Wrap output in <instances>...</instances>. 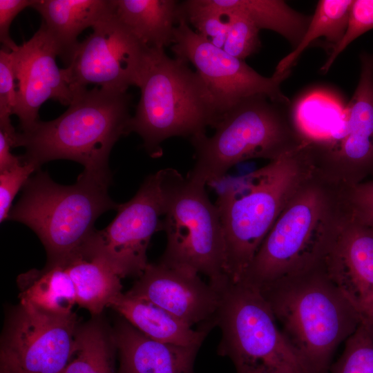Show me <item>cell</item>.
Here are the masks:
<instances>
[{
	"instance_id": "f1b7e54d",
	"label": "cell",
	"mask_w": 373,
	"mask_h": 373,
	"mask_svg": "<svg viewBox=\"0 0 373 373\" xmlns=\"http://www.w3.org/2000/svg\"><path fill=\"white\" fill-rule=\"evenodd\" d=\"M222 12L229 19L228 32L222 49L230 55L244 61L258 52L261 47L260 30L240 11Z\"/></svg>"
},
{
	"instance_id": "e0dca14e",
	"label": "cell",
	"mask_w": 373,
	"mask_h": 373,
	"mask_svg": "<svg viewBox=\"0 0 373 373\" xmlns=\"http://www.w3.org/2000/svg\"><path fill=\"white\" fill-rule=\"evenodd\" d=\"M20 89L16 115L20 131L30 128L39 119V110L48 99L69 106L75 95L64 68L56 64L57 48L44 26L19 46Z\"/></svg>"
},
{
	"instance_id": "9c48e42d",
	"label": "cell",
	"mask_w": 373,
	"mask_h": 373,
	"mask_svg": "<svg viewBox=\"0 0 373 373\" xmlns=\"http://www.w3.org/2000/svg\"><path fill=\"white\" fill-rule=\"evenodd\" d=\"M216 324L222 332L218 353L230 358L236 373H310L258 287L230 283L222 294Z\"/></svg>"
},
{
	"instance_id": "ac0fdd59",
	"label": "cell",
	"mask_w": 373,
	"mask_h": 373,
	"mask_svg": "<svg viewBox=\"0 0 373 373\" xmlns=\"http://www.w3.org/2000/svg\"><path fill=\"white\" fill-rule=\"evenodd\" d=\"M119 355L117 373H195L200 346H182L152 340L123 318L113 334Z\"/></svg>"
},
{
	"instance_id": "603a6c76",
	"label": "cell",
	"mask_w": 373,
	"mask_h": 373,
	"mask_svg": "<svg viewBox=\"0 0 373 373\" xmlns=\"http://www.w3.org/2000/svg\"><path fill=\"white\" fill-rule=\"evenodd\" d=\"M20 304L58 315L73 313L77 305L73 283L59 261L47 262L41 269L19 275Z\"/></svg>"
},
{
	"instance_id": "d4e9b609",
	"label": "cell",
	"mask_w": 373,
	"mask_h": 373,
	"mask_svg": "<svg viewBox=\"0 0 373 373\" xmlns=\"http://www.w3.org/2000/svg\"><path fill=\"white\" fill-rule=\"evenodd\" d=\"M352 0L318 1L299 44L278 63L275 73L291 70L300 55L316 40L323 37L331 50L341 41L347 28Z\"/></svg>"
},
{
	"instance_id": "4fadbf2b",
	"label": "cell",
	"mask_w": 373,
	"mask_h": 373,
	"mask_svg": "<svg viewBox=\"0 0 373 373\" xmlns=\"http://www.w3.org/2000/svg\"><path fill=\"white\" fill-rule=\"evenodd\" d=\"M78 327L75 312L58 315L19 303L0 355L25 373H62L73 354Z\"/></svg>"
},
{
	"instance_id": "3957f363",
	"label": "cell",
	"mask_w": 373,
	"mask_h": 373,
	"mask_svg": "<svg viewBox=\"0 0 373 373\" xmlns=\"http://www.w3.org/2000/svg\"><path fill=\"white\" fill-rule=\"evenodd\" d=\"M131 96L94 86L77 93L59 117L39 120L30 128L17 132L16 147L25 148L23 162L40 169L59 159L75 161L84 172L111 180L108 157L122 135L129 133Z\"/></svg>"
},
{
	"instance_id": "7402d4cb",
	"label": "cell",
	"mask_w": 373,
	"mask_h": 373,
	"mask_svg": "<svg viewBox=\"0 0 373 373\" xmlns=\"http://www.w3.org/2000/svg\"><path fill=\"white\" fill-rule=\"evenodd\" d=\"M180 2L175 0H113L114 13L143 44L164 49L173 43L180 22Z\"/></svg>"
},
{
	"instance_id": "d6986e66",
	"label": "cell",
	"mask_w": 373,
	"mask_h": 373,
	"mask_svg": "<svg viewBox=\"0 0 373 373\" xmlns=\"http://www.w3.org/2000/svg\"><path fill=\"white\" fill-rule=\"evenodd\" d=\"M31 7L41 16V25L67 67L79 44V35L109 15L114 4L113 0H35Z\"/></svg>"
},
{
	"instance_id": "1f68e13d",
	"label": "cell",
	"mask_w": 373,
	"mask_h": 373,
	"mask_svg": "<svg viewBox=\"0 0 373 373\" xmlns=\"http://www.w3.org/2000/svg\"><path fill=\"white\" fill-rule=\"evenodd\" d=\"M40 169L35 164H21L0 173V222L7 220L16 194L26 184L30 175Z\"/></svg>"
},
{
	"instance_id": "4316f807",
	"label": "cell",
	"mask_w": 373,
	"mask_h": 373,
	"mask_svg": "<svg viewBox=\"0 0 373 373\" xmlns=\"http://www.w3.org/2000/svg\"><path fill=\"white\" fill-rule=\"evenodd\" d=\"M180 17L215 46L222 48L229 29L227 15L207 0H186L180 3Z\"/></svg>"
},
{
	"instance_id": "7c38bea8",
	"label": "cell",
	"mask_w": 373,
	"mask_h": 373,
	"mask_svg": "<svg viewBox=\"0 0 373 373\" xmlns=\"http://www.w3.org/2000/svg\"><path fill=\"white\" fill-rule=\"evenodd\" d=\"M171 50L175 57L191 63L206 84L220 115L240 100L256 95L289 106L281 89L291 70L265 77L244 60L234 57L193 30L184 19L174 30Z\"/></svg>"
},
{
	"instance_id": "2e32d148",
	"label": "cell",
	"mask_w": 373,
	"mask_h": 373,
	"mask_svg": "<svg viewBox=\"0 0 373 373\" xmlns=\"http://www.w3.org/2000/svg\"><path fill=\"white\" fill-rule=\"evenodd\" d=\"M127 294L147 300L192 327L215 326L222 294L199 274L161 262L149 264Z\"/></svg>"
},
{
	"instance_id": "cb8c5ba5",
	"label": "cell",
	"mask_w": 373,
	"mask_h": 373,
	"mask_svg": "<svg viewBox=\"0 0 373 373\" xmlns=\"http://www.w3.org/2000/svg\"><path fill=\"white\" fill-rule=\"evenodd\" d=\"M222 12L238 10L260 29L274 31L296 48L309 25L311 16L290 7L283 0H207Z\"/></svg>"
},
{
	"instance_id": "f546056e",
	"label": "cell",
	"mask_w": 373,
	"mask_h": 373,
	"mask_svg": "<svg viewBox=\"0 0 373 373\" xmlns=\"http://www.w3.org/2000/svg\"><path fill=\"white\" fill-rule=\"evenodd\" d=\"M372 29H373V0H354L345 32L339 44L330 50L327 60L321 68V71L326 73L350 44Z\"/></svg>"
},
{
	"instance_id": "ffe728a7",
	"label": "cell",
	"mask_w": 373,
	"mask_h": 373,
	"mask_svg": "<svg viewBox=\"0 0 373 373\" xmlns=\"http://www.w3.org/2000/svg\"><path fill=\"white\" fill-rule=\"evenodd\" d=\"M148 338L164 343L201 346L211 325L192 327L169 312L142 298L121 293L109 306Z\"/></svg>"
},
{
	"instance_id": "30bf717a",
	"label": "cell",
	"mask_w": 373,
	"mask_h": 373,
	"mask_svg": "<svg viewBox=\"0 0 373 373\" xmlns=\"http://www.w3.org/2000/svg\"><path fill=\"white\" fill-rule=\"evenodd\" d=\"M167 169L149 175L129 201L119 204L113 221L104 229L95 230L83 247L120 278H139L149 264L150 240L162 229Z\"/></svg>"
},
{
	"instance_id": "5b68a950",
	"label": "cell",
	"mask_w": 373,
	"mask_h": 373,
	"mask_svg": "<svg viewBox=\"0 0 373 373\" xmlns=\"http://www.w3.org/2000/svg\"><path fill=\"white\" fill-rule=\"evenodd\" d=\"M187 62L153 48L143 75L141 95L128 132L142 139L153 158L162 155L161 143L172 137H193L213 128L220 113L210 90Z\"/></svg>"
},
{
	"instance_id": "484cf974",
	"label": "cell",
	"mask_w": 373,
	"mask_h": 373,
	"mask_svg": "<svg viewBox=\"0 0 373 373\" xmlns=\"http://www.w3.org/2000/svg\"><path fill=\"white\" fill-rule=\"evenodd\" d=\"M116 347L97 320L79 325L73 354L62 373H115Z\"/></svg>"
},
{
	"instance_id": "8992f818",
	"label": "cell",
	"mask_w": 373,
	"mask_h": 373,
	"mask_svg": "<svg viewBox=\"0 0 373 373\" xmlns=\"http://www.w3.org/2000/svg\"><path fill=\"white\" fill-rule=\"evenodd\" d=\"M287 106L263 95L232 106L220 116L213 135L190 139L195 161L187 175L211 184L241 162L272 161L299 147L302 142Z\"/></svg>"
},
{
	"instance_id": "e575fe53",
	"label": "cell",
	"mask_w": 373,
	"mask_h": 373,
	"mask_svg": "<svg viewBox=\"0 0 373 373\" xmlns=\"http://www.w3.org/2000/svg\"><path fill=\"white\" fill-rule=\"evenodd\" d=\"M17 135L10 117H0V173L23 162L21 156L11 153V149L16 147Z\"/></svg>"
},
{
	"instance_id": "d590c367",
	"label": "cell",
	"mask_w": 373,
	"mask_h": 373,
	"mask_svg": "<svg viewBox=\"0 0 373 373\" xmlns=\"http://www.w3.org/2000/svg\"><path fill=\"white\" fill-rule=\"evenodd\" d=\"M0 373H25L17 365L0 355Z\"/></svg>"
},
{
	"instance_id": "5bb4252c",
	"label": "cell",
	"mask_w": 373,
	"mask_h": 373,
	"mask_svg": "<svg viewBox=\"0 0 373 373\" xmlns=\"http://www.w3.org/2000/svg\"><path fill=\"white\" fill-rule=\"evenodd\" d=\"M357 86L345 109L339 140L312 163L329 180L348 187L373 173V52L360 55Z\"/></svg>"
},
{
	"instance_id": "ba28073f",
	"label": "cell",
	"mask_w": 373,
	"mask_h": 373,
	"mask_svg": "<svg viewBox=\"0 0 373 373\" xmlns=\"http://www.w3.org/2000/svg\"><path fill=\"white\" fill-rule=\"evenodd\" d=\"M202 180L167 169L162 229L166 249L160 262L202 274L222 293L231 283L224 272V240L218 209Z\"/></svg>"
},
{
	"instance_id": "52a82bcc",
	"label": "cell",
	"mask_w": 373,
	"mask_h": 373,
	"mask_svg": "<svg viewBox=\"0 0 373 373\" xmlns=\"http://www.w3.org/2000/svg\"><path fill=\"white\" fill-rule=\"evenodd\" d=\"M111 182L83 171L75 184L64 186L39 169L23 186L7 220L23 223L37 235L47 262L64 258L86 244L101 214L117 210L119 204L108 194Z\"/></svg>"
},
{
	"instance_id": "277c9868",
	"label": "cell",
	"mask_w": 373,
	"mask_h": 373,
	"mask_svg": "<svg viewBox=\"0 0 373 373\" xmlns=\"http://www.w3.org/2000/svg\"><path fill=\"white\" fill-rule=\"evenodd\" d=\"M287 342L310 373H328L333 356L361 323L323 264L259 288Z\"/></svg>"
},
{
	"instance_id": "9a60e30c",
	"label": "cell",
	"mask_w": 373,
	"mask_h": 373,
	"mask_svg": "<svg viewBox=\"0 0 373 373\" xmlns=\"http://www.w3.org/2000/svg\"><path fill=\"white\" fill-rule=\"evenodd\" d=\"M328 277L359 314L373 324V227L350 209L323 261Z\"/></svg>"
},
{
	"instance_id": "4dcf8cb0",
	"label": "cell",
	"mask_w": 373,
	"mask_h": 373,
	"mask_svg": "<svg viewBox=\"0 0 373 373\" xmlns=\"http://www.w3.org/2000/svg\"><path fill=\"white\" fill-rule=\"evenodd\" d=\"M18 50H0V116L13 115L17 107L20 89Z\"/></svg>"
},
{
	"instance_id": "8fae6325",
	"label": "cell",
	"mask_w": 373,
	"mask_h": 373,
	"mask_svg": "<svg viewBox=\"0 0 373 373\" xmlns=\"http://www.w3.org/2000/svg\"><path fill=\"white\" fill-rule=\"evenodd\" d=\"M79 42L70 64L64 68L75 95L88 84L125 93L140 86L153 48L143 44L113 11L93 28Z\"/></svg>"
},
{
	"instance_id": "83f0119b",
	"label": "cell",
	"mask_w": 373,
	"mask_h": 373,
	"mask_svg": "<svg viewBox=\"0 0 373 373\" xmlns=\"http://www.w3.org/2000/svg\"><path fill=\"white\" fill-rule=\"evenodd\" d=\"M328 373H373V324L361 321Z\"/></svg>"
},
{
	"instance_id": "d6a6232c",
	"label": "cell",
	"mask_w": 373,
	"mask_h": 373,
	"mask_svg": "<svg viewBox=\"0 0 373 373\" xmlns=\"http://www.w3.org/2000/svg\"><path fill=\"white\" fill-rule=\"evenodd\" d=\"M345 193L350 210L373 227V173L370 180L346 187Z\"/></svg>"
},
{
	"instance_id": "44dd1931",
	"label": "cell",
	"mask_w": 373,
	"mask_h": 373,
	"mask_svg": "<svg viewBox=\"0 0 373 373\" xmlns=\"http://www.w3.org/2000/svg\"><path fill=\"white\" fill-rule=\"evenodd\" d=\"M55 261L64 265L73 283L77 305L93 316L101 314L122 293L121 278L104 262L83 247Z\"/></svg>"
},
{
	"instance_id": "6da1fadb",
	"label": "cell",
	"mask_w": 373,
	"mask_h": 373,
	"mask_svg": "<svg viewBox=\"0 0 373 373\" xmlns=\"http://www.w3.org/2000/svg\"><path fill=\"white\" fill-rule=\"evenodd\" d=\"M345 191L346 186L314 169L280 214L240 281L260 288L321 266L349 209Z\"/></svg>"
},
{
	"instance_id": "7a4b0ae2",
	"label": "cell",
	"mask_w": 373,
	"mask_h": 373,
	"mask_svg": "<svg viewBox=\"0 0 373 373\" xmlns=\"http://www.w3.org/2000/svg\"><path fill=\"white\" fill-rule=\"evenodd\" d=\"M314 169L301 144L220 192L215 204L231 283L241 280L280 214Z\"/></svg>"
},
{
	"instance_id": "836d02e7",
	"label": "cell",
	"mask_w": 373,
	"mask_h": 373,
	"mask_svg": "<svg viewBox=\"0 0 373 373\" xmlns=\"http://www.w3.org/2000/svg\"><path fill=\"white\" fill-rule=\"evenodd\" d=\"M35 0H0V41L3 48L17 50V46L10 38V26L15 17L24 8L30 7Z\"/></svg>"
}]
</instances>
